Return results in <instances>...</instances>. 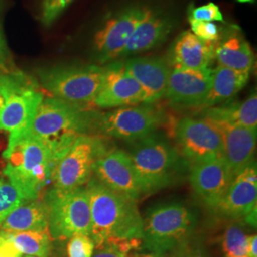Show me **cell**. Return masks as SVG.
Masks as SVG:
<instances>
[{
	"mask_svg": "<svg viewBox=\"0 0 257 257\" xmlns=\"http://www.w3.org/2000/svg\"><path fill=\"white\" fill-rule=\"evenodd\" d=\"M95 248L111 245L128 254L142 245L143 218L137 201L104 186L94 176L86 184Z\"/></svg>",
	"mask_w": 257,
	"mask_h": 257,
	"instance_id": "cell-1",
	"label": "cell"
},
{
	"mask_svg": "<svg viewBox=\"0 0 257 257\" xmlns=\"http://www.w3.org/2000/svg\"><path fill=\"white\" fill-rule=\"evenodd\" d=\"M98 114L99 111L88 105L47 96L40 103L26 136L43 142L57 164L76 138L83 135H95Z\"/></svg>",
	"mask_w": 257,
	"mask_h": 257,
	"instance_id": "cell-2",
	"label": "cell"
},
{
	"mask_svg": "<svg viewBox=\"0 0 257 257\" xmlns=\"http://www.w3.org/2000/svg\"><path fill=\"white\" fill-rule=\"evenodd\" d=\"M7 164L3 174L26 202L38 199L52 181L56 162L50 149L31 136H25L3 153Z\"/></svg>",
	"mask_w": 257,
	"mask_h": 257,
	"instance_id": "cell-3",
	"label": "cell"
},
{
	"mask_svg": "<svg viewBox=\"0 0 257 257\" xmlns=\"http://www.w3.org/2000/svg\"><path fill=\"white\" fill-rule=\"evenodd\" d=\"M128 154L141 194L156 193L170 186L185 167L178 150L159 134L135 141Z\"/></svg>",
	"mask_w": 257,
	"mask_h": 257,
	"instance_id": "cell-4",
	"label": "cell"
},
{
	"mask_svg": "<svg viewBox=\"0 0 257 257\" xmlns=\"http://www.w3.org/2000/svg\"><path fill=\"white\" fill-rule=\"evenodd\" d=\"M0 130L9 133L7 146L27 135L44 98L37 82L19 71H0Z\"/></svg>",
	"mask_w": 257,
	"mask_h": 257,
	"instance_id": "cell-5",
	"label": "cell"
},
{
	"mask_svg": "<svg viewBox=\"0 0 257 257\" xmlns=\"http://www.w3.org/2000/svg\"><path fill=\"white\" fill-rule=\"evenodd\" d=\"M196 215L180 202L160 203L150 208L143 219L142 244L153 254L167 257L191 236Z\"/></svg>",
	"mask_w": 257,
	"mask_h": 257,
	"instance_id": "cell-6",
	"label": "cell"
},
{
	"mask_svg": "<svg viewBox=\"0 0 257 257\" xmlns=\"http://www.w3.org/2000/svg\"><path fill=\"white\" fill-rule=\"evenodd\" d=\"M105 67L97 64H57L39 68L38 83L52 97L91 105L101 88Z\"/></svg>",
	"mask_w": 257,
	"mask_h": 257,
	"instance_id": "cell-7",
	"label": "cell"
},
{
	"mask_svg": "<svg viewBox=\"0 0 257 257\" xmlns=\"http://www.w3.org/2000/svg\"><path fill=\"white\" fill-rule=\"evenodd\" d=\"M43 200L48 208V231L52 238H71L76 234L91 236V210L85 186L68 191L53 187Z\"/></svg>",
	"mask_w": 257,
	"mask_h": 257,
	"instance_id": "cell-8",
	"label": "cell"
},
{
	"mask_svg": "<svg viewBox=\"0 0 257 257\" xmlns=\"http://www.w3.org/2000/svg\"><path fill=\"white\" fill-rule=\"evenodd\" d=\"M165 119L164 111L154 104L122 107L99 112L95 135L135 142L154 134Z\"/></svg>",
	"mask_w": 257,
	"mask_h": 257,
	"instance_id": "cell-9",
	"label": "cell"
},
{
	"mask_svg": "<svg viewBox=\"0 0 257 257\" xmlns=\"http://www.w3.org/2000/svg\"><path fill=\"white\" fill-rule=\"evenodd\" d=\"M109 148L99 135H83L55 166L52 182L54 188L68 191L84 187L93 175V167Z\"/></svg>",
	"mask_w": 257,
	"mask_h": 257,
	"instance_id": "cell-10",
	"label": "cell"
},
{
	"mask_svg": "<svg viewBox=\"0 0 257 257\" xmlns=\"http://www.w3.org/2000/svg\"><path fill=\"white\" fill-rule=\"evenodd\" d=\"M147 7L132 5L110 15L102 23L92 41V55L97 65L120 60L135 28L145 15Z\"/></svg>",
	"mask_w": 257,
	"mask_h": 257,
	"instance_id": "cell-11",
	"label": "cell"
},
{
	"mask_svg": "<svg viewBox=\"0 0 257 257\" xmlns=\"http://www.w3.org/2000/svg\"><path fill=\"white\" fill-rule=\"evenodd\" d=\"M178 152L192 164L202 160L223 157V142L218 130L204 118L186 116L175 127Z\"/></svg>",
	"mask_w": 257,
	"mask_h": 257,
	"instance_id": "cell-12",
	"label": "cell"
},
{
	"mask_svg": "<svg viewBox=\"0 0 257 257\" xmlns=\"http://www.w3.org/2000/svg\"><path fill=\"white\" fill-rule=\"evenodd\" d=\"M257 169L253 160L232 178L230 187L214 210L221 216L246 221L256 227Z\"/></svg>",
	"mask_w": 257,
	"mask_h": 257,
	"instance_id": "cell-13",
	"label": "cell"
},
{
	"mask_svg": "<svg viewBox=\"0 0 257 257\" xmlns=\"http://www.w3.org/2000/svg\"><path fill=\"white\" fill-rule=\"evenodd\" d=\"M104 67L103 84L92 105L101 109H117L145 103V93L139 83L127 73L123 60Z\"/></svg>",
	"mask_w": 257,
	"mask_h": 257,
	"instance_id": "cell-14",
	"label": "cell"
},
{
	"mask_svg": "<svg viewBox=\"0 0 257 257\" xmlns=\"http://www.w3.org/2000/svg\"><path fill=\"white\" fill-rule=\"evenodd\" d=\"M111 191L138 201L141 191L128 153L121 149H108L96 160L93 175Z\"/></svg>",
	"mask_w": 257,
	"mask_h": 257,
	"instance_id": "cell-15",
	"label": "cell"
},
{
	"mask_svg": "<svg viewBox=\"0 0 257 257\" xmlns=\"http://www.w3.org/2000/svg\"><path fill=\"white\" fill-rule=\"evenodd\" d=\"M232 178L224 157L202 160L191 166V185L200 200L211 210L217 208Z\"/></svg>",
	"mask_w": 257,
	"mask_h": 257,
	"instance_id": "cell-16",
	"label": "cell"
},
{
	"mask_svg": "<svg viewBox=\"0 0 257 257\" xmlns=\"http://www.w3.org/2000/svg\"><path fill=\"white\" fill-rule=\"evenodd\" d=\"M211 75L210 68L172 69L165 97L175 106L203 107L211 91Z\"/></svg>",
	"mask_w": 257,
	"mask_h": 257,
	"instance_id": "cell-17",
	"label": "cell"
},
{
	"mask_svg": "<svg viewBox=\"0 0 257 257\" xmlns=\"http://www.w3.org/2000/svg\"><path fill=\"white\" fill-rule=\"evenodd\" d=\"M124 62L125 70L141 86L144 104H154L164 98L172 68L167 59L158 56H138Z\"/></svg>",
	"mask_w": 257,
	"mask_h": 257,
	"instance_id": "cell-18",
	"label": "cell"
},
{
	"mask_svg": "<svg viewBox=\"0 0 257 257\" xmlns=\"http://www.w3.org/2000/svg\"><path fill=\"white\" fill-rule=\"evenodd\" d=\"M205 119V118H204ZM210 121L218 130L223 142V157L234 177L253 158L257 130L232 125L222 121Z\"/></svg>",
	"mask_w": 257,
	"mask_h": 257,
	"instance_id": "cell-19",
	"label": "cell"
},
{
	"mask_svg": "<svg viewBox=\"0 0 257 257\" xmlns=\"http://www.w3.org/2000/svg\"><path fill=\"white\" fill-rule=\"evenodd\" d=\"M175 25V19L169 14L147 7L144 17L135 28L122 52L120 60L124 57L141 54L161 45L173 32Z\"/></svg>",
	"mask_w": 257,
	"mask_h": 257,
	"instance_id": "cell-20",
	"label": "cell"
},
{
	"mask_svg": "<svg viewBox=\"0 0 257 257\" xmlns=\"http://www.w3.org/2000/svg\"><path fill=\"white\" fill-rule=\"evenodd\" d=\"M215 42H207L185 31L169 49L167 61L172 69L200 70L210 68L214 60Z\"/></svg>",
	"mask_w": 257,
	"mask_h": 257,
	"instance_id": "cell-21",
	"label": "cell"
},
{
	"mask_svg": "<svg viewBox=\"0 0 257 257\" xmlns=\"http://www.w3.org/2000/svg\"><path fill=\"white\" fill-rule=\"evenodd\" d=\"M214 60L218 66L239 72H251L254 55L238 27L230 26L222 30L220 38L214 45Z\"/></svg>",
	"mask_w": 257,
	"mask_h": 257,
	"instance_id": "cell-22",
	"label": "cell"
},
{
	"mask_svg": "<svg viewBox=\"0 0 257 257\" xmlns=\"http://www.w3.org/2000/svg\"><path fill=\"white\" fill-rule=\"evenodd\" d=\"M249 74L250 73L217 66L212 70L211 91L203 108L218 106L233 98L247 85Z\"/></svg>",
	"mask_w": 257,
	"mask_h": 257,
	"instance_id": "cell-23",
	"label": "cell"
},
{
	"mask_svg": "<svg viewBox=\"0 0 257 257\" xmlns=\"http://www.w3.org/2000/svg\"><path fill=\"white\" fill-rule=\"evenodd\" d=\"M202 118L227 122L232 125L257 130V95L252 92L243 102L229 103L223 106L207 108Z\"/></svg>",
	"mask_w": 257,
	"mask_h": 257,
	"instance_id": "cell-24",
	"label": "cell"
},
{
	"mask_svg": "<svg viewBox=\"0 0 257 257\" xmlns=\"http://www.w3.org/2000/svg\"><path fill=\"white\" fill-rule=\"evenodd\" d=\"M0 230L9 232L48 230V208L44 200L20 205L3 221Z\"/></svg>",
	"mask_w": 257,
	"mask_h": 257,
	"instance_id": "cell-25",
	"label": "cell"
},
{
	"mask_svg": "<svg viewBox=\"0 0 257 257\" xmlns=\"http://www.w3.org/2000/svg\"><path fill=\"white\" fill-rule=\"evenodd\" d=\"M8 237L23 255L50 257L52 253V237L48 230L9 232Z\"/></svg>",
	"mask_w": 257,
	"mask_h": 257,
	"instance_id": "cell-26",
	"label": "cell"
},
{
	"mask_svg": "<svg viewBox=\"0 0 257 257\" xmlns=\"http://www.w3.org/2000/svg\"><path fill=\"white\" fill-rule=\"evenodd\" d=\"M248 235L235 224L229 225L223 235L222 248L226 257H248Z\"/></svg>",
	"mask_w": 257,
	"mask_h": 257,
	"instance_id": "cell-27",
	"label": "cell"
},
{
	"mask_svg": "<svg viewBox=\"0 0 257 257\" xmlns=\"http://www.w3.org/2000/svg\"><path fill=\"white\" fill-rule=\"evenodd\" d=\"M25 203L12 184L0 178V226L12 211Z\"/></svg>",
	"mask_w": 257,
	"mask_h": 257,
	"instance_id": "cell-28",
	"label": "cell"
},
{
	"mask_svg": "<svg viewBox=\"0 0 257 257\" xmlns=\"http://www.w3.org/2000/svg\"><path fill=\"white\" fill-rule=\"evenodd\" d=\"M73 2L74 0H43L39 18L41 24L51 27Z\"/></svg>",
	"mask_w": 257,
	"mask_h": 257,
	"instance_id": "cell-29",
	"label": "cell"
},
{
	"mask_svg": "<svg viewBox=\"0 0 257 257\" xmlns=\"http://www.w3.org/2000/svg\"><path fill=\"white\" fill-rule=\"evenodd\" d=\"M95 246L91 236L76 234L69 238L67 245L68 257H92Z\"/></svg>",
	"mask_w": 257,
	"mask_h": 257,
	"instance_id": "cell-30",
	"label": "cell"
},
{
	"mask_svg": "<svg viewBox=\"0 0 257 257\" xmlns=\"http://www.w3.org/2000/svg\"><path fill=\"white\" fill-rule=\"evenodd\" d=\"M189 21L224 22V17L219 7L216 4L210 2L199 7L192 8L189 13Z\"/></svg>",
	"mask_w": 257,
	"mask_h": 257,
	"instance_id": "cell-31",
	"label": "cell"
},
{
	"mask_svg": "<svg viewBox=\"0 0 257 257\" xmlns=\"http://www.w3.org/2000/svg\"><path fill=\"white\" fill-rule=\"evenodd\" d=\"M192 33L207 42H216L221 37L222 30L213 22L205 21H190Z\"/></svg>",
	"mask_w": 257,
	"mask_h": 257,
	"instance_id": "cell-32",
	"label": "cell"
},
{
	"mask_svg": "<svg viewBox=\"0 0 257 257\" xmlns=\"http://www.w3.org/2000/svg\"><path fill=\"white\" fill-rule=\"evenodd\" d=\"M23 254L15 247L13 242L8 237L6 231V236L0 242V257H22Z\"/></svg>",
	"mask_w": 257,
	"mask_h": 257,
	"instance_id": "cell-33",
	"label": "cell"
},
{
	"mask_svg": "<svg viewBox=\"0 0 257 257\" xmlns=\"http://www.w3.org/2000/svg\"><path fill=\"white\" fill-rule=\"evenodd\" d=\"M92 257H128V254L111 245H104L99 248H95Z\"/></svg>",
	"mask_w": 257,
	"mask_h": 257,
	"instance_id": "cell-34",
	"label": "cell"
},
{
	"mask_svg": "<svg viewBox=\"0 0 257 257\" xmlns=\"http://www.w3.org/2000/svg\"><path fill=\"white\" fill-rule=\"evenodd\" d=\"M0 60L9 69V65L11 63V53L2 31L1 22H0Z\"/></svg>",
	"mask_w": 257,
	"mask_h": 257,
	"instance_id": "cell-35",
	"label": "cell"
},
{
	"mask_svg": "<svg viewBox=\"0 0 257 257\" xmlns=\"http://www.w3.org/2000/svg\"><path fill=\"white\" fill-rule=\"evenodd\" d=\"M248 257H257L256 234L248 235Z\"/></svg>",
	"mask_w": 257,
	"mask_h": 257,
	"instance_id": "cell-36",
	"label": "cell"
},
{
	"mask_svg": "<svg viewBox=\"0 0 257 257\" xmlns=\"http://www.w3.org/2000/svg\"><path fill=\"white\" fill-rule=\"evenodd\" d=\"M130 257H158V256H156V255H155V254H136V255H133V256H130Z\"/></svg>",
	"mask_w": 257,
	"mask_h": 257,
	"instance_id": "cell-37",
	"label": "cell"
},
{
	"mask_svg": "<svg viewBox=\"0 0 257 257\" xmlns=\"http://www.w3.org/2000/svg\"><path fill=\"white\" fill-rule=\"evenodd\" d=\"M5 236H6V231L0 230V242L5 238Z\"/></svg>",
	"mask_w": 257,
	"mask_h": 257,
	"instance_id": "cell-38",
	"label": "cell"
},
{
	"mask_svg": "<svg viewBox=\"0 0 257 257\" xmlns=\"http://www.w3.org/2000/svg\"><path fill=\"white\" fill-rule=\"evenodd\" d=\"M0 69L4 70V71H10L9 69L5 65L3 64V62L1 60H0Z\"/></svg>",
	"mask_w": 257,
	"mask_h": 257,
	"instance_id": "cell-39",
	"label": "cell"
},
{
	"mask_svg": "<svg viewBox=\"0 0 257 257\" xmlns=\"http://www.w3.org/2000/svg\"><path fill=\"white\" fill-rule=\"evenodd\" d=\"M22 257H33V256H28V255H23Z\"/></svg>",
	"mask_w": 257,
	"mask_h": 257,
	"instance_id": "cell-40",
	"label": "cell"
},
{
	"mask_svg": "<svg viewBox=\"0 0 257 257\" xmlns=\"http://www.w3.org/2000/svg\"><path fill=\"white\" fill-rule=\"evenodd\" d=\"M0 71H4V70H1V69H0Z\"/></svg>",
	"mask_w": 257,
	"mask_h": 257,
	"instance_id": "cell-41",
	"label": "cell"
}]
</instances>
